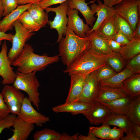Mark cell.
<instances>
[{"label": "cell", "instance_id": "cell-1", "mask_svg": "<svg viewBox=\"0 0 140 140\" xmlns=\"http://www.w3.org/2000/svg\"><path fill=\"white\" fill-rule=\"evenodd\" d=\"M32 46L26 43L22 53L15 61L11 62L12 66L17 68V71L24 74L44 70L50 65L58 62L59 55L49 57L40 55L34 52Z\"/></svg>", "mask_w": 140, "mask_h": 140}, {"label": "cell", "instance_id": "cell-2", "mask_svg": "<svg viewBox=\"0 0 140 140\" xmlns=\"http://www.w3.org/2000/svg\"><path fill=\"white\" fill-rule=\"evenodd\" d=\"M65 36L59 43V55L63 64L67 67L90 47V40L88 35L80 37L67 27Z\"/></svg>", "mask_w": 140, "mask_h": 140}, {"label": "cell", "instance_id": "cell-3", "mask_svg": "<svg viewBox=\"0 0 140 140\" xmlns=\"http://www.w3.org/2000/svg\"><path fill=\"white\" fill-rule=\"evenodd\" d=\"M108 55L100 54L90 47L83 52L63 72L69 74H81L86 76L107 64Z\"/></svg>", "mask_w": 140, "mask_h": 140}, {"label": "cell", "instance_id": "cell-4", "mask_svg": "<svg viewBox=\"0 0 140 140\" xmlns=\"http://www.w3.org/2000/svg\"><path fill=\"white\" fill-rule=\"evenodd\" d=\"M36 71L24 74L17 71L16 78L13 86L17 89L26 93L28 98L39 110L40 102L39 92L40 83L36 76Z\"/></svg>", "mask_w": 140, "mask_h": 140}, {"label": "cell", "instance_id": "cell-5", "mask_svg": "<svg viewBox=\"0 0 140 140\" xmlns=\"http://www.w3.org/2000/svg\"><path fill=\"white\" fill-rule=\"evenodd\" d=\"M13 26L15 33L12 38V47L8 54L11 62L18 58L23 52L26 42L35 34L25 28L18 19L14 22Z\"/></svg>", "mask_w": 140, "mask_h": 140}, {"label": "cell", "instance_id": "cell-6", "mask_svg": "<svg viewBox=\"0 0 140 140\" xmlns=\"http://www.w3.org/2000/svg\"><path fill=\"white\" fill-rule=\"evenodd\" d=\"M115 5V12L129 23L134 32L140 18V0H123Z\"/></svg>", "mask_w": 140, "mask_h": 140}, {"label": "cell", "instance_id": "cell-7", "mask_svg": "<svg viewBox=\"0 0 140 140\" xmlns=\"http://www.w3.org/2000/svg\"><path fill=\"white\" fill-rule=\"evenodd\" d=\"M68 1L60 4L55 8L47 7L45 10L47 13L50 12H54L56 14L53 20L48 21V24L51 29H55L58 33L57 43H59L65 36L67 29L68 18L67 11L68 7Z\"/></svg>", "mask_w": 140, "mask_h": 140}, {"label": "cell", "instance_id": "cell-8", "mask_svg": "<svg viewBox=\"0 0 140 140\" xmlns=\"http://www.w3.org/2000/svg\"><path fill=\"white\" fill-rule=\"evenodd\" d=\"M10 113L18 114L25 98L24 95L13 86L4 85L1 93Z\"/></svg>", "mask_w": 140, "mask_h": 140}, {"label": "cell", "instance_id": "cell-9", "mask_svg": "<svg viewBox=\"0 0 140 140\" xmlns=\"http://www.w3.org/2000/svg\"><path fill=\"white\" fill-rule=\"evenodd\" d=\"M31 103L27 96L25 97L18 116L27 123L35 124L40 127L43 124L50 121L49 117L36 110Z\"/></svg>", "mask_w": 140, "mask_h": 140}, {"label": "cell", "instance_id": "cell-10", "mask_svg": "<svg viewBox=\"0 0 140 140\" xmlns=\"http://www.w3.org/2000/svg\"><path fill=\"white\" fill-rule=\"evenodd\" d=\"M98 70L92 72L86 77L82 92L76 101L92 104L96 102L100 87L97 76Z\"/></svg>", "mask_w": 140, "mask_h": 140}, {"label": "cell", "instance_id": "cell-11", "mask_svg": "<svg viewBox=\"0 0 140 140\" xmlns=\"http://www.w3.org/2000/svg\"><path fill=\"white\" fill-rule=\"evenodd\" d=\"M8 50L6 41L4 40L0 52V76L2 78L1 83L4 85L13 84L16 78L15 72L8 56Z\"/></svg>", "mask_w": 140, "mask_h": 140}, {"label": "cell", "instance_id": "cell-12", "mask_svg": "<svg viewBox=\"0 0 140 140\" xmlns=\"http://www.w3.org/2000/svg\"><path fill=\"white\" fill-rule=\"evenodd\" d=\"M114 113L100 102H96L87 112L82 114L92 125L103 123Z\"/></svg>", "mask_w": 140, "mask_h": 140}, {"label": "cell", "instance_id": "cell-13", "mask_svg": "<svg viewBox=\"0 0 140 140\" xmlns=\"http://www.w3.org/2000/svg\"><path fill=\"white\" fill-rule=\"evenodd\" d=\"M78 11L68 6L67 15L68 16L67 27L72 30L78 36L85 37L89 32L91 28L85 24L78 15Z\"/></svg>", "mask_w": 140, "mask_h": 140}, {"label": "cell", "instance_id": "cell-14", "mask_svg": "<svg viewBox=\"0 0 140 140\" xmlns=\"http://www.w3.org/2000/svg\"><path fill=\"white\" fill-rule=\"evenodd\" d=\"M93 104L83 101H76L68 103H65L54 107L52 110L55 113L67 112L73 115L83 114L89 111Z\"/></svg>", "mask_w": 140, "mask_h": 140}, {"label": "cell", "instance_id": "cell-15", "mask_svg": "<svg viewBox=\"0 0 140 140\" xmlns=\"http://www.w3.org/2000/svg\"><path fill=\"white\" fill-rule=\"evenodd\" d=\"M96 0L98 4L94 3V1L90 8L95 13H96V16H97V18L95 24L87 35L97 30L105 20L113 16L115 12L114 6L112 8L109 7L103 4L101 1Z\"/></svg>", "mask_w": 140, "mask_h": 140}, {"label": "cell", "instance_id": "cell-16", "mask_svg": "<svg viewBox=\"0 0 140 140\" xmlns=\"http://www.w3.org/2000/svg\"><path fill=\"white\" fill-rule=\"evenodd\" d=\"M129 96V94L124 88L100 86L96 102L108 101Z\"/></svg>", "mask_w": 140, "mask_h": 140}, {"label": "cell", "instance_id": "cell-17", "mask_svg": "<svg viewBox=\"0 0 140 140\" xmlns=\"http://www.w3.org/2000/svg\"><path fill=\"white\" fill-rule=\"evenodd\" d=\"M33 124L27 123L18 116L15 119L11 129L13 134L8 140H26L34 128Z\"/></svg>", "mask_w": 140, "mask_h": 140}, {"label": "cell", "instance_id": "cell-18", "mask_svg": "<svg viewBox=\"0 0 140 140\" xmlns=\"http://www.w3.org/2000/svg\"><path fill=\"white\" fill-rule=\"evenodd\" d=\"M71 78V84L65 103L76 101L82 90L86 76L81 74H69Z\"/></svg>", "mask_w": 140, "mask_h": 140}, {"label": "cell", "instance_id": "cell-19", "mask_svg": "<svg viewBox=\"0 0 140 140\" xmlns=\"http://www.w3.org/2000/svg\"><path fill=\"white\" fill-rule=\"evenodd\" d=\"M32 4L18 5L13 11L5 16L0 21V31L6 33L8 31L12 30L14 22L24 12L27 10Z\"/></svg>", "mask_w": 140, "mask_h": 140}, {"label": "cell", "instance_id": "cell-20", "mask_svg": "<svg viewBox=\"0 0 140 140\" xmlns=\"http://www.w3.org/2000/svg\"><path fill=\"white\" fill-rule=\"evenodd\" d=\"M86 0H70L68 1V6L71 8L79 11L86 20V24L92 27L93 23L96 18L94 17L95 13L92 11L85 2Z\"/></svg>", "mask_w": 140, "mask_h": 140}, {"label": "cell", "instance_id": "cell-21", "mask_svg": "<svg viewBox=\"0 0 140 140\" xmlns=\"http://www.w3.org/2000/svg\"><path fill=\"white\" fill-rule=\"evenodd\" d=\"M135 73L130 69L126 67L123 70L105 80L99 81L100 86L125 88L123 82Z\"/></svg>", "mask_w": 140, "mask_h": 140}, {"label": "cell", "instance_id": "cell-22", "mask_svg": "<svg viewBox=\"0 0 140 140\" xmlns=\"http://www.w3.org/2000/svg\"><path fill=\"white\" fill-rule=\"evenodd\" d=\"M133 123L126 115L113 113L102 124L117 127L127 134L132 132Z\"/></svg>", "mask_w": 140, "mask_h": 140}, {"label": "cell", "instance_id": "cell-23", "mask_svg": "<svg viewBox=\"0 0 140 140\" xmlns=\"http://www.w3.org/2000/svg\"><path fill=\"white\" fill-rule=\"evenodd\" d=\"M131 99L130 96H129L100 103L106 106L114 113L126 115Z\"/></svg>", "mask_w": 140, "mask_h": 140}, {"label": "cell", "instance_id": "cell-24", "mask_svg": "<svg viewBox=\"0 0 140 140\" xmlns=\"http://www.w3.org/2000/svg\"><path fill=\"white\" fill-rule=\"evenodd\" d=\"M92 32L103 39H113L117 33L113 16L105 20L97 30Z\"/></svg>", "mask_w": 140, "mask_h": 140}, {"label": "cell", "instance_id": "cell-25", "mask_svg": "<svg viewBox=\"0 0 140 140\" xmlns=\"http://www.w3.org/2000/svg\"><path fill=\"white\" fill-rule=\"evenodd\" d=\"M90 40V47L100 54L108 55L114 53L109 48L106 39L92 32L87 34Z\"/></svg>", "mask_w": 140, "mask_h": 140}, {"label": "cell", "instance_id": "cell-26", "mask_svg": "<svg viewBox=\"0 0 140 140\" xmlns=\"http://www.w3.org/2000/svg\"><path fill=\"white\" fill-rule=\"evenodd\" d=\"M140 53V38H134L122 47L119 53L124 60H129Z\"/></svg>", "mask_w": 140, "mask_h": 140}, {"label": "cell", "instance_id": "cell-27", "mask_svg": "<svg viewBox=\"0 0 140 140\" xmlns=\"http://www.w3.org/2000/svg\"><path fill=\"white\" fill-rule=\"evenodd\" d=\"M37 3H33L31 4L27 10L42 27L45 26L49 21L47 13Z\"/></svg>", "mask_w": 140, "mask_h": 140}, {"label": "cell", "instance_id": "cell-28", "mask_svg": "<svg viewBox=\"0 0 140 140\" xmlns=\"http://www.w3.org/2000/svg\"><path fill=\"white\" fill-rule=\"evenodd\" d=\"M113 17L117 32L120 31L130 40L133 39L134 31L129 23L115 12Z\"/></svg>", "mask_w": 140, "mask_h": 140}, {"label": "cell", "instance_id": "cell-29", "mask_svg": "<svg viewBox=\"0 0 140 140\" xmlns=\"http://www.w3.org/2000/svg\"><path fill=\"white\" fill-rule=\"evenodd\" d=\"M123 83L131 99L140 95V74H133L125 80Z\"/></svg>", "mask_w": 140, "mask_h": 140}, {"label": "cell", "instance_id": "cell-30", "mask_svg": "<svg viewBox=\"0 0 140 140\" xmlns=\"http://www.w3.org/2000/svg\"><path fill=\"white\" fill-rule=\"evenodd\" d=\"M126 115L133 123L140 126V95L131 99Z\"/></svg>", "mask_w": 140, "mask_h": 140}, {"label": "cell", "instance_id": "cell-31", "mask_svg": "<svg viewBox=\"0 0 140 140\" xmlns=\"http://www.w3.org/2000/svg\"><path fill=\"white\" fill-rule=\"evenodd\" d=\"M18 19L25 28L31 32L37 31L42 27L27 11L24 12Z\"/></svg>", "mask_w": 140, "mask_h": 140}, {"label": "cell", "instance_id": "cell-32", "mask_svg": "<svg viewBox=\"0 0 140 140\" xmlns=\"http://www.w3.org/2000/svg\"><path fill=\"white\" fill-rule=\"evenodd\" d=\"M61 134L47 128L38 131L33 135L34 140H60Z\"/></svg>", "mask_w": 140, "mask_h": 140}, {"label": "cell", "instance_id": "cell-33", "mask_svg": "<svg viewBox=\"0 0 140 140\" xmlns=\"http://www.w3.org/2000/svg\"><path fill=\"white\" fill-rule=\"evenodd\" d=\"M107 64L116 72L121 71L125 64L120 53L115 52L108 55Z\"/></svg>", "mask_w": 140, "mask_h": 140}, {"label": "cell", "instance_id": "cell-34", "mask_svg": "<svg viewBox=\"0 0 140 140\" xmlns=\"http://www.w3.org/2000/svg\"><path fill=\"white\" fill-rule=\"evenodd\" d=\"M111 128L108 125L102 124V126L99 127L90 126L88 132L92 133L96 137L101 140H109V132Z\"/></svg>", "mask_w": 140, "mask_h": 140}, {"label": "cell", "instance_id": "cell-35", "mask_svg": "<svg viewBox=\"0 0 140 140\" xmlns=\"http://www.w3.org/2000/svg\"><path fill=\"white\" fill-rule=\"evenodd\" d=\"M116 73L107 64L98 69L97 75L98 81L107 79Z\"/></svg>", "mask_w": 140, "mask_h": 140}, {"label": "cell", "instance_id": "cell-36", "mask_svg": "<svg viewBox=\"0 0 140 140\" xmlns=\"http://www.w3.org/2000/svg\"><path fill=\"white\" fill-rule=\"evenodd\" d=\"M3 9L2 16H5L12 12L17 7L18 0H2Z\"/></svg>", "mask_w": 140, "mask_h": 140}, {"label": "cell", "instance_id": "cell-37", "mask_svg": "<svg viewBox=\"0 0 140 140\" xmlns=\"http://www.w3.org/2000/svg\"><path fill=\"white\" fill-rule=\"evenodd\" d=\"M17 117L16 115L11 114H9L6 117L0 119V135L4 129H9L11 127H12Z\"/></svg>", "mask_w": 140, "mask_h": 140}, {"label": "cell", "instance_id": "cell-38", "mask_svg": "<svg viewBox=\"0 0 140 140\" xmlns=\"http://www.w3.org/2000/svg\"><path fill=\"white\" fill-rule=\"evenodd\" d=\"M126 67L130 69L134 73H139L140 72V53L128 60Z\"/></svg>", "mask_w": 140, "mask_h": 140}, {"label": "cell", "instance_id": "cell-39", "mask_svg": "<svg viewBox=\"0 0 140 140\" xmlns=\"http://www.w3.org/2000/svg\"><path fill=\"white\" fill-rule=\"evenodd\" d=\"M124 131L123 129L116 127L111 128L110 131L109 140H120L123 137Z\"/></svg>", "mask_w": 140, "mask_h": 140}, {"label": "cell", "instance_id": "cell-40", "mask_svg": "<svg viewBox=\"0 0 140 140\" xmlns=\"http://www.w3.org/2000/svg\"><path fill=\"white\" fill-rule=\"evenodd\" d=\"M70 0H42L37 3L42 8L45 10L49 6L56 4H61Z\"/></svg>", "mask_w": 140, "mask_h": 140}, {"label": "cell", "instance_id": "cell-41", "mask_svg": "<svg viewBox=\"0 0 140 140\" xmlns=\"http://www.w3.org/2000/svg\"><path fill=\"white\" fill-rule=\"evenodd\" d=\"M10 113L5 103L1 93H0V119L4 118Z\"/></svg>", "mask_w": 140, "mask_h": 140}, {"label": "cell", "instance_id": "cell-42", "mask_svg": "<svg viewBox=\"0 0 140 140\" xmlns=\"http://www.w3.org/2000/svg\"><path fill=\"white\" fill-rule=\"evenodd\" d=\"M106 40L109 48L113 52L120 53L122 47L120 44L112 39Z\"/></svg>", "mask_w": 140, "mask_h": 140}, {"label": "cell", "instance_id": "cell-43", "mask_svg": "<svg viewBox=\"0 0 140 140\" xmlns=\"http://www.w3.org/2000/svg\"><path fill=\"white\" fill-rule=\"evenodd\" d=\"M113 39L121 45H126L129 43L130 41L120 31L117 33Z\"/></svg>", "mask_w": 140, "mask_h": 140}, {"label": "cell", "instance_id": "cell-44", "mask_svg": "<svg viewBox=\"0 0 140 140\" xmlns=\"http://www.w3.org/2000/svg\"><path fill=\"white\" fill-rule=\"evenodd\" d=\"M14 35L11 33H6L0 31V46L2 44L3 40H7L12 42Z\"/></svg>", "mask_w": 140, "mask_h": 140}, {"label": "cell", "instance_id": "cell-45", "mask_svg": "<svg viewBox=\"0 0 140 140\" xmlns=\"http://www.w3.org/2000/svg\"><path fill=\"white\" fill-rule=\"evenodd\" d=\"M91 133L88 132L87 136L79 135L76 140H101Z\"/></svg>", "mask_w": 140, "mask_h": 140}, {"label": "cell", "instance_id": "cell-46", "mask_svg": "<svg viewBox=\"0 0 140 140\" xmlns=\"http://www.w3.org/2000/svg\"><path fill=\"white\" fill-rule=\"evenodd\" d=\"M79 133L70 136L65 132H63L61 134L60 140H76Z\"/></svg>", "mask_w": 140, "mask_h": 140}, {"label": "cell", "instance_id": "cell-47", "mask_svg": "<svg viewBox=\"0 0 140 140\" xmlns=\"http://www.w3.org/2000/svg\"><path fill=\"white\" fill-rule=\"evenodd\" d=\"M132 132L136 137L140 138V126L133 123Z\"/></svg>", "mask_w": 140, "mask_h": 140}, {"label": "cell", "instance_id": "cell-48", "mask_svg": "<svg viewBox=\"0 0 140 140\" xmlns=\"http://www.w3.org/2000/svg\"><path fill=\"white\" fill-rule=\"evenodd\" d=\"M127 135L122 137L121 140H139L140 138L136 137L132 132L130 133L127 134Z\"/></svg>", "mask_w": 140, "mask_h": 140}, {"label": "cell", "instance_id": "cell-49", "mask_svg": "<svg viewBox=\"0 0 140 140\" xmlns=\"http://www.w3.org/2000/svg\"><path fill=\"white\" fill-rule=\"evenodd\" d=\"M134 38L135 39L140 38V18L138 20L134 32Z\"/></svg>", "mask_w": 140, "mask_h": 140}, {"label": "cell", "instance_id": "cell-50", "mask_svg": "<svg viewBox=\"0 0 140 140\" xmlns=\"http://www.w3.org/2000/svg\"><path fill=\"white\" fill-rule=\"evenodd\" d=\"M120 0H103V4L110 8H112L114 6L117 4Z\"/></svg>", "mask_w": 140, "mask_h": 140}, {"label": "cell", "instance_id": "cell-51", "mask_svg": "<svg viewBox=\"0 0 140 140\" xmlns=\"http://www.w3.org/2000/svg\"><path fill=\"white\" fill-rule=\"evenodd\" d=\"M18 1L19 5L37 3L38 2V0H18Z\"/></svg>", "mask_w": 140, "mask_h": 140}, {"label": "cell", "instance_id": "cell-52", "mask_svg": "<svg viewBox=\"0 0 140 140\" xmlns=\"http://www.w3.org/2000/svg\"><path fill=\"white\" fill-rule=\"evenodd\" d=\"M3 12V9L2 0H0V21L1 20L2 17V16Z\"/></svg>", "mask_w": 140, "mask_h": 140}, {"label": "cell", "instance_id": "cell-53", "mask_svg": "<svg viewBox=\"0 0 140 140\" xmlns=\"http://www.w3.org/2000/svg\"><path fill=\"white\" fill-rule=\"evenodd\" d=\"M123 0H120L119 1V2H118V3L119 2H120L121 1H123Z\"/></svg>", "mask_w": 140, "mask_h": 140}, {"label": "cell", "instance_id": "cell-54", "mask_svg": "<svg viewBox=\"0 0 140 140\" xmlns=\"http://www.w3.org/2000/svg\"></svg>", "mask_w": 140, "mask_h": 140}]
</instances>
